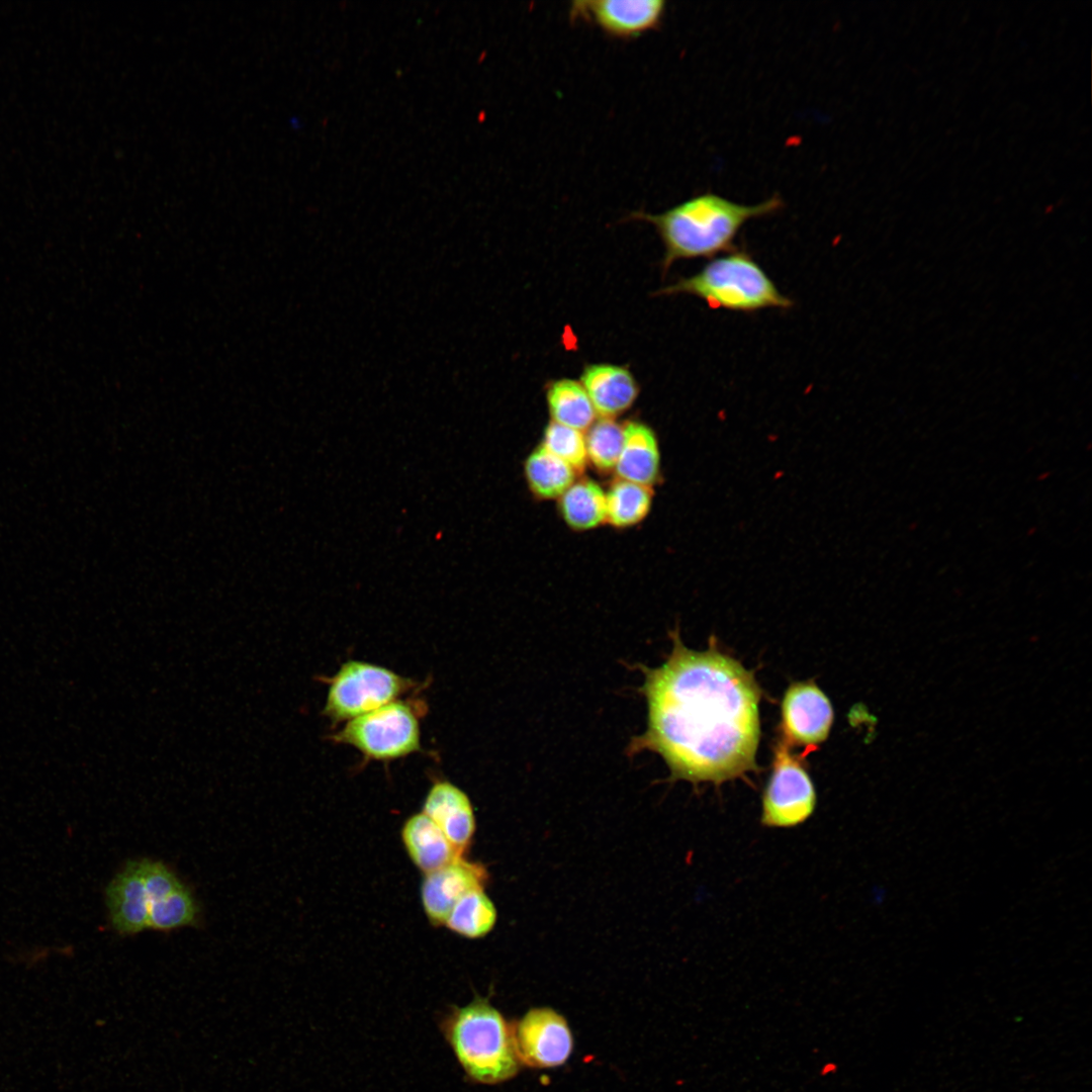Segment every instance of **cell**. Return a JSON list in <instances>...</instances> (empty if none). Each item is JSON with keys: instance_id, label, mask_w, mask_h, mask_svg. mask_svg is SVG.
<instances>
[{"instance_id": "cell-1", "label": "cell", "mask_w": 1092, "mask_h": 1092, "mask_svg": "<svg viewBox=\"0 0 1092 1092\" xmlns=\"http://www.w3.org/2000/svg\"><path fill=\"white\" fill-rule=\"evenodd\" d=\"M666 661L643 667L647 701L645 733L629 752L661 755L674 780L716 786L757 770L761 690L754 673L722 652L715 639L705 651L672 636Z\"/></svg>"}, {"instance_id": "cell-2", "label": "cell", "mask_w": 1092, "mask_h": 1092, "mask_svg": "<svg viewBox=\"0 0 1092 1092\" xmlns=\"http://www.w3.org/2000/svg\"><path fill=\"white\" fill-rule=\"evenodd\" d=\"M783 208L784 200L778 194L747 205L708 191L661 213L639 210L631 212L628 218L655 228L664 246L661 266L665 272L678 260L711 258L735 250V239L748 221L772 215Z\"/></svg>"}, {"instance_id": "cell-3", "label": "cell", "mask_w": 1092, "mask_h": 1092, "mask_svg": "<svg viewBox=\"0 0 1092 1092\" xmlns=\"http://www.w3.org/2000/svg\"><path fill=\"white\" fill-rule=\"evenodd\" d=\"M440 1029L470 1081L497 1084L517 1074L513 1026L487 998L475 996L466 1005L451 1006Z\"/></svg>"}, {"instance_id": "cell-4", "label": "cell", "mask_w": 1092, "mask_h": 1092, "mask_svg": "<svg viewBox=\"0 0 1092 1092\" xmlns=\"http://www.w3.org/2000/svg\"><path fill=\"white\" fill-rule=\"evenodd\" d=\"M678 293L694 295L712 309L746 313L767 308L789 309L794 305L743 248L710 260L696 274L682 277L657 292L661 295Z\"/></svg>"}, {"instance_id": "cell-5", "label": "cell", "mask_w": 1092, "mask_h": 1092, "mask_svg": "<svg viewBox=\"0 0 1092 1092\" xmlns=\"http://www.w3.org/2000/svg\"><path fill=\"white\" fill-rule=\"evenodd\" d=\"M331 739L354 747L366 759L405 757L422 749L419 711L412 703L396 700L347 721Z\"/></svg>"}, {"instance_id": "cell-6", "label": "cell", "mask_w": 1092, "mask_h": 1092, "mask_svg": "<svg viewBox=\"0 0 1092 1092\" xmlns=\"http://www.w3.org/2000/svg\"><path fill=\"white\" fill-rule=\"evenodd\" d=\"M328 682L323 713L333 722H347L399 700L416 685L389 668L360 660L344 662Z\"/></svg>"}, {"instance_id": "cell-7", "label": "cell", "mask_w": 1092, "mask_h": 1092, "mask_svg": "<svg viewBox=\"0 0 1092 1092\" xmlns=\"http://www.w3.org/2000/svg\"><path fill=\"white\" fill-rule=\"evenodd\" d=\"M802 758L782 738L777 740L771 774L761 796L762 826L794 828L813 815L817 795Z\"/></svg>"}, {"instance_id": "cell-8", "label": "cell", "mask_w": 1092, "mask_h": 1092, "mask_svg": "<svg viewBox=\"0 0 1092 1092\" xmlns=\"http://www.w3.org/2000/svg\"><path fill=\"white\" fill-rule=\"evenodd\" d=\"M782 739L789 746H802L803 755L816 750L831 730L834 713L827 696L813 680L792 682L781 707Z\"/></svg>"}, {"instance_id": "cell-9", "label": "cell", "mask_w": 1092, "mask_h": 1092, "mask_svg": "<svg viewBox=\"0 0 1092 1092\" xmlns=\"http://www.w3.org/2000/svg\"><path fill=\"white\" fill-rule=\"evenodd\" d=\"M666 13L664 0H577L568 16L597 26L616 39H633L661 26Z\"/></svg>"}, {"instance_id": "cell-10", "label": "cell", "mask_w": 1092, "mask_h": 1092, "mask_svg": "<svg viewBox=\"0 0 1092 1092\" xmlns=\"http://www.w3.org/2000/svg\"><path fill=\"white\" fill-rule=\"evenodd\" d=\"M513 1037L519 1061L534 1068L563 1065L573 1048L567 1021L549 1007L530 1009L513 1026Z\"/></svg>"}, {"instance_id": "cell-11", "label": "cell", "mask_w": 1092, "mask_h": 1092, "mask_svg": "<svg viewBox=\"0 0 1092 1092\" xmlns=\"http://www.w3.org/2000/svg\"><path fill=\"white\" fill-rule=\"evenodd\" d=\"M487 881L486 868L465 855L424 875L421 900L429 922L443 926L454 905L468 892L485 888Z\"/></svg>"}, {"instance_id": "cell-12", "label": "cell", "mask_w": 1092, "mask_h": 1092, "mask_svg": "<svg viewBox=\"0 0 1092 1092\" xmlns=\"http://www.w3.org/2000/svg\"><path fill=\"white\" fill-rule=\"evenodd\" d=\"M422 812L441 829L454 848L465 855L476 830L468 795L447 780H437L424 799Z\"/></svg>"}, {"instance_id": "cell-13", "label": "cell", "mask_w": 1092, "mask_h": 1092, "mask_svg": "<svg viewBox=\"0 0 1092 1092\" xmlns=\"http://www.w3.org/2000/svg\"><path fill=\"white\" fill-rule=\"evenodd\" d=\"M106 904L113 928L121 934H134L148 928L149 897L141 860H130L108 884Z\"/></svg>"}, {"instance_id": "cell-14", "label": "cell", "mask_w": 1092, "mask_h": 1092, "mask_svg": "<svg viewBox=\"0 0 1092 1092\" xmlns=\"http://www.w3.org/2000/svg\"><path fill=\"white\" fill-rule=\"evenodd\" d=\"M580 383L601 418L615 419L625 413L639 394V385L633 374L619 365H587L580 376Z\"/></svg>"}, {"instance_id": "cell-15", "label": "cell", "mask_w": 1092, "mask_h": 1092, "mask_svg": "<svg viewBox=\"0 0 1092 1092\" xmlns=\"http://www.w3.org/2000/svg\"><path fill=\"white\" fill-rule=\"evenodd\" d=\"M623 428V446L615 467L617 477L652 487L660 477V451L656 434L639 421H629Z\"/></svg>"}, {"instance_id": "cell-16", "label": "cell", "mask_w": 1092, "mask_h": 1092, "mask_svg": "<svg viewBox=\"0 0 1092 1092\" xmlns=\"http://www.w3.org/2000/svg\"><path fill=\"white\" fill-rule=\"evenodd\" d=\"M400 838L410 859L424 875L462 856L423 812L415 813L404 821Z\"/></svg>"}, {"instance_id": "cell-17", "label": "cell", "mask_w": 1092, "mask_h": 1092, "mask_svg": "<svg viewBox=\"0 0 1092 1092\" xmlns=\"http://www.w3.org/2000/svg\"><path fill=\"white\" fill-rule=\"evenodd\" d=\"M558 510L572 530H593L606 523V490L593 479H576L558 498Z\"/></svg>"}, {"instance_id": "cell-18", "label": "cell", "mask_w": 1092, "mask_h": 1092, "mask_svg": "<svg viewBox=\"0 0 1092 1092\" xmlns=\"http://www.w3.org/2000/svg\"><path fill=\"white\" fill-rule=\"evenodd\" d=\"M546 400L551 422L584 432L597 420L586 391L576 380L551 381L546 389Z\"/></svg>"}, {"instance_id": "cell-19", "label": "cell", "mask_w": 1092, "mask_h": 1092, "mask_svg": "<svg viewBox=\"0 0 1092 1092\" xmlns=\"http://www.w3.org/2000/svg\"><path fill=\"white\" fill-rule=\"evenodd\" d=\"M524 472L531 492L544 500L558 499L577 479V473L568 464L541 445L526 458Z\"/></svg>"}, {"instance_id": "cell-20", "label": "cell", "mask_w": 1092, "mask_h": 1092, "mask_svg": "<svg viewBox=\"0 0 1092 1092\" xmlns=\"http://www.w3.org/2000/svg\"><path fill=\"white\" fill-rule=\"evenodd\" d=\"M652 500L651 486L617 477L606 490V523L618 529L633 527L647 517Z\"/></svg>"}, {"instance_id": "cell-21", "label": "cell", "mask_w": 1092, "mask_h": 1092, "mask_svg": "<svg viewBox=\"0 0 1092 1092\" xmlns=\"http://www.w3.org/2000/svg\"><path fill=\"white\" fill-rule=\"evenodd\" d=\"M497 911L485 888L465 894L452 908L443 926L469 939L486 936L495 926Z\"/></svg>"}, {"instance_id": "cell-22", "label": "cell", "mask_w": 1092, "mask_h": 1092, "mask_svg": "<svg viewBox=\"0 0 1092 1092\" xmlns=\"http://www.w3.org/2000/svg\"><path fill=\"white\" fill-rule=\"evenodd\" d=\"M198 907L189 889L181 884L167 895L149 902L148 928L172 930L193 925Z\"/></svg>"}, {"instance_id": "cell-23", "label": "cell", "mask_w": 1092, "mask_h": 1092, "mask_svg": "<svg viewBox=\"0 0 1092 1092\" xmlns=\"http://www.w3.org/2000/svg\"><path fill=\"white\" fill-rule=\"evenodd\" d=\"M586 431L588 463L603 473L615 471L623 446V425L615 419L600 417Z\"/></svg>"}, {"instance_id": "cell-24", "label": "cell", "mask_w": 1092, "mask_h": 1092, "mask_svg": "<svg viewBox=\"0 0 1092 1092\" xmlns=\"http://www.w3.org/2000/svg\"><path fill=\"white\" fill-rule=\"evenodd\" d=\"M541 446L568 464L577 474L586 467L587 453L584 432L554 422L546 426Z\"/></svg>"}]
</instances>
